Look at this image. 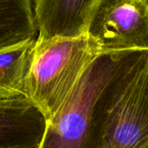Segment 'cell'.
I'll list each match as a JSON object with an SVG mask.
<instances>
[{
	"label": "cell",
	"instance_id": "1",
	"mask_svg": "<svg viewBox=\"0 0 148 148\" xmlns=\"http://www.w3.org/2000/svg\"><path fill=\"white\" fill-rule=\"evenodd\" d=\"M147 57V49L99 54L47 121L38 148H101L106 119L114 98Z\"/></svg>",
	"mask_w": 148,
	"mask_h": 148
},
{
	"label": "cell",
	"instance_id": "2",
	"mask_svg": "<svg viewBox=\"0 0 148 148\" xmlns=\"http://www.w3.org/2000/svg\"><path fill=\"white\" fill-rule=\"evenodd\" d=\"M101 53L99 47L87 35L74 38H36L25 97L37 106L47 121L49 120L87 67Z\"/></svg>",
	"mask_w": 148,
	"mask_h": 148
},
{
	"label": "cell",
	"instance_id": "3",
	"mask_svg": "<svg viewBox=\"0 0 148 148\" xmlns=\"http://www.w3.org/2000/svg\"><path fill=\"white\" fill-rule=\"evenodd\" d=\"M101 148H148V57L114 98Z\"/></svg>",
	"mask_w": 148,
	"mask_h": 148
},
{
	"label": "cell",
	"instance_id": "4",
	"mask_svg": "<svg viewBox=\"0 0 148 148\" xmlns=\"http://www.w3.org/2000/svg\"><path fill=\"white\" fill-rule=\"evenodd\" d=\"M86 35L101 52L148 50V5L143 0H100Z\"/></svg>",
	"mask_w": 148,
	"mask_h": 148
},
{
	"label": "cell",
	"instance_id": "5",
	"mask_svg": "<svg viewBox=\"0 0 148 148\" xmlns=\"http://www.w3.org/2000/svg\"><path fill=\"white\" fill-rule=\"evenodd\" d=\"M100 0H35L34 17L38 39L74 38L86 35Z\"/></svg>",
	"mask_w": 148,
	"mask_h": 148
},
{
	"label": "cell",
	"instance_id": "6",
	"mask_svg": "<svg viewBox=\"0 0 148 148\" xmlns=\"http://www.w3.org/2000/svg\"><path fill=\"white\" fill-rule=\"evenodd\" d=\"M46 124L43 113L28 98L0 100V148H38Z\"/></svg>",
	"mask_w": 148,
	"mask_h": 148
},
{
	"label": "cell",
	"instance_id": "7",
	"mask_svg": "<svg viewBox=\"0 0 148 148\" xmlns=\"http://www.w3.org/2000/svg\"><path fill=\"white\" fill-rule=\"evenodd\" d=\"M31 0H0V50L36 40Z\"/></svg>",
	"mask_w": 148,
	"mask_h": 148
},
{
	"label": "cell",
	"instance_id": "8",
	"mask_svg": "<svg viewBox=\"0 0 148 148\" xmlns=\"http://www.w3.org/2000/svg\"><path fill=\"white\" fill-rule=\"evenodd\" d=\"M35 42L0 50V100L25 97Z\"/></svg>",
	"mask_w": 148,
	"mask_h": 148
},
{
	"label": "cell",
	"instance_id": "9",
	"mask_svg": "<svg viewBox=\"0 0 148 148\" xmlns=\"http://www.w3.org/2000/svg\"><path fill=\"white\" fill-rule=\"evenodd\" d=\"M143 1H144V2H145V3H146L148 5V0H143Z\"/></svg>",
	"mask_w": 148,
	"mask_h": 148
}]
</instances>
